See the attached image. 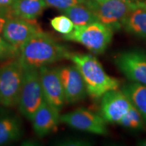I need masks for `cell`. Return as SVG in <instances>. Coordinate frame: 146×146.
Returning a JSON list of instances; mask_svg holds the SVG:
<instances>
[{"label":"cell","instance_id":"cell-6","mask_svg":"<svg viewBox=\"0 0 146 146\" xmlns=\"http://www.w3.org/2000/svg\"><path fill=\"white\" fill-rule=\"evenodd\" d=\"M44 101L39 69H24L23 84L17 105L19 111L31 120Z\"/></svg>","mask_w":146,"mask_h":146},{"label":"cell","instance_id":"cell-5","mask_svg":"<svg viewBox=\"0 0 146 146\" xmlns=\"http://www.w3.org/2000/svg\"><path fill=\"white\" fill-rule=\"evenodd\" d=\"M24 68L18 58L0 64V104L6 108L18 105Z\"/></svg>","mask_w":146,"mask_h":146},{"label":"cell","instance_id":"cell-25","mask_svg":"<svg viewBox=\"0 0 146 146\" xmlns=\"http://www.w3.org/2000/svg\"><path fill=\"white\" fill-rule=\"evenodd\" d=\"M16 0H0V8H11Z\"/></svg>","mask_w":146,"mask_h":146},{"label":"cell","instance_id":"cell-12","mask_svg":"<svg viewBox=\"0 0 146 146\" xmlns=\"http://www.w3.org/2000/svg\"><path fill=\"white\" fill-rule=\"evenodd\" d=\"M58 68L64 91L66 102L69 104L78 102L87 95L83 76L75 65L63 66Z\"/></svg>","mask_w":146,"mask_h":146},{"label":"cell","instance_id":"cell-27","mask_svg":"<svg viewBox=\"0 0 146 146\" xmlns=\"http://www.w3.org/2000/svg\"><path fill=\"white\" fill-rule=\"evenodd\" d=\"M129 1H141L143 0H129Z\"/></svg>","mask_w":146,"mask_h":146},{"label":"cell","instance_id":"cell-19","mask_svg":"<svg viewBox=\"0 0 146 146\" xmlns=\"http://www.w3.org/2000/svg\"><path fill=\"white\" fill-rule=\"evenodd\" d=\"M143 118L141 114L133 106L120 119L118 124L123 127L132 130H139L143 127Z\"/></svg>","mask_w":146,"mask_h":146},{"label":"cell","instance_id":"cell-4","mask_svg":"<svg viewBox=\"0 0 146 146\" xmlns=\"http://www.w3.org/2000/svg\"><path fill=\"white\" fill-rule=\"evenodd\" d=\"M113 30L100 22L85 26H74L70 33L64 35L63 39L80 43L94 54L105 52L112 39Z\"/></svg>","mask_w":146,"mask_h":146},{"label":"cell","instance_id":"cell-15","mask_svg":"<svg viewBox=\"0 0 146 146\" xmlns=\"http://www.w3.org/2000/svg\"><path fill=\"white\" fill-rule=\"evenodd\" d=\"M123 27L126 31L141 38H146V2L131 11L124 21Z\"/></svg>","mask_w":146,"mask_h":146},{"label":"cell","instance_id":"cell-2","mask_svg":"<svg viewBox=\"0 0 146 146\" xmlns=\"http://www.w3.org/2000/svg\"><path fill=\"white\" fill-rule=\"evenodd\" d=\"M68 59L81 72L87 87V94L99 99L105 93L117 89L120 82L108 75L100 62L92 55L70 53Z\"/></svg>","mask_w":146,"mask_h":146},{"label":"cell","instance_id":"cell-11","mask_svg":"<svg viewBox=\"0 0 146 146\" xmlns=\"http://www.w3.org/2000/svg\"><path fill=\"white\" fill-rule=\"evenodd\" d=\"M100 115L106 122L118 123L132 106L123 91L110 90L102 96Z\"/></svg>","mask_w":146,"mask_h":146},{"label":"cell","instance_id":"cell-21","mask_svg":"<svg viewBox=\"0 0 146 146\" xmlns=\"http://www.w3.org/2000/svg\"><path fill=\"white\" fill-rule=\"evenodd\" d=\"M20 50L11 45L0 35V62L18 57Z\"/></svg>","mask_w":146,"mask_h":146},{"label":"cell","instance_id":"cell-13","mask_svg":"<svg viewBox=\"0 0 146 146\" xmlns=\"http://www.w3.org/2000/svg\"><path fill=\"white\" fill-rule=\"evenodd\" d=\"M60 112L45 100L31 120L34 132L39 137H43L54 132L60 122Z\"/></svg>","mask_w":146,"mask_h":146},{"label":"cell","instance_id":"cell-3","mask_svg":"<svg viewBox=\"0 0 146 146\" xmlns=\"http://www.w3.org/2000/svg\"><path fill=\"white\" fill-rule=\"evenodd\" d=\"M141 2L129 0H87L85 4L94 12L98 22L114 31L123 27L126 17Z\"/></svg>","mask_w":146,"mask_h":146},{"label":"cell","instance_id":"cell-22","mask_svg":"<svg viewBox=\"0 0 146 146\" xmlns=\"http://www.w3.org/2000/svg\"><path fill=\"white\" fill-rule=\"evenodd\" d=\"M47 6L64 10L75 5L86 3L87 0H45Z\"/></svg>","mask_w":146,"mask_h":146},{"label":"cell","instance_id":"cell-17","mask_svg":"<svg viewBox=\"0 0 146 146\" xmlns=\"http://www.w3.org/2000/svg\"><path fill=\"white\" fill-rule=\"evenodd\" d=\"M122 91L146 122V85L133 82L124 85Z\"/></svg>","mask_w":146,"mask_h":146},{"label":"cell","instance_id":"cell-16","mask_svg":"<svg viewBox=\"0 0 146 146\" xmlns=\"http://www.w3.org/2000/svg\"><path fill=\"white\" fill-rule=\"evenodd\" d=\"M47 7L45 0H16L11 7L14 16L27 20H36Z\"/></svg>","mask_w":146,"mask_h":146},{"label":"cell","instance_id":"cell-24","mask_svg":"<svg viewBox=\"0 0 146 146\" xmlns=\"http://www.w3.org/2000/svg\"><path fill=\"white\" fill-rule=\"evenodd\" d=\"M13 15L11 8H0V35L2 34L3 27L7 20Z\"/></svg>","mask_w":146,"mask_h":146},{"label":"cell","instance_id":"cell-14","mask_svg":"<svg viewBox=\"0 0 146 146\" xmlns=\"http://www.w3.org/2000/svg\"><path fill=\"white\" fill-rule=\"evenodd\" d=\"M21 118L10 112L0 114V146L17 141L23 135Z\"/></svg>","mask_w":146,"mask_h":146},{"label":"cell","instance_id":"cell-7","mask_svg":"<svg viewBox=\"0 0 146 146\" xmlns=\"http://www.w3.org/2000/svg\"><path fill=\"white\" fill-rule=\"evenodd\" d=\"M60 120L77 130L97 135L108 133L106 120L101 115L83 108L60 115Z\"/></svg>","mask_w":146,"mask_h":146},{"label":"cell","instance_id":"cell-23","mask_svg":"<svg viewBox=\"0 0 146 146\" xmlns=\"http://www.w3.org/2000/svg\"><path fill=\"white\" fill-rule=\"evenodd\" d=\"M59 145H90L91 143L87 140L82 139H68L62 140L58 142Z\"/></svg>","mask_w":146,"mask_h":146},{"label":"cell","instance_id":"cell-18","mask_svg":"<svg viewBox=\"0 0 146 146\" xmlns=\"http://www.w3.org/2000/svg\"><path fill=\"white\" fill-rule=\"evenodd\" d=\"M61 12L70 18L74 26H85L98 22L94 12L85 3L75 5Z\"/></svg>","mask_w":146,"mask_h":146},{"label":"cell","instance_id":"cell-1","mask_svg":"<svg viewBox=\"0 0 146 146\" xmlns=\"http://www.w3.org/2000/svg\"><path fill=\"white\" fill-rule=\"evenodd\" d=\"M70 53L64 45L42 31L25 42L20 49L18 59L24 69H39L68 59Z\"/></svg>","mask_w":146,"mask_h":146},{"label":"cell","instance_id":"cell-10","mask_svg":"<svg viewBox=\"0 0 146 146\" xmlns=\"http://www.w3.org/2000/svg\"><path fill=\"white\" fill-rule=\"evenodd\" d=\"M118 69L129 80L146 85V54L130 50L120 54L115 59Z\"/></svg>","mask_w":146,"mask_h":146},{"label":"cell","instance_id":"cell-8","mask_svg":"<svg viewBox=\"0 0 146 146\" xmlns=\"http://www.w3.org/2000/svg\"><path fill=\"white\" fill-rule=\"evenodd\" d=\"M42 31L36 20H27L12 15L7 20L1 35L16 48L20 49L27 41Z\"/></svg>","mask_w":146,"mask_h":146},{"label":"cell","instance_id":"cell-26","mask_svg":"<svg viewBox=\"0 0 146 146\" xmlns=\"http://www.w3.org/2000/svg\"><path fill=\"white\" fill-rule=\"evenodd\" d=\"M138 145H142V146H146V139L141 140L138 142Z\"/></svg>","mask_w":146,"mask_h":146},{"label":"cell","instance_id":"cell-9","mask_svg":"<svg viewBox=\"0 0 146 146\" xmlns=\"http://www.w3.org/2000/svg\"><path fill=\"white\" fill-rule=\"evenodd\" d=\"M39 70L45 100L60 112L66 102L58 68L45 66Z\"/></svg>","mask_w":146,"mask_h":146},{"label":"cell","instance_id":"cell-20","mask_svg":"<svg viewBox=\"0 0 146 146\" xmlns=\"http://www.w3.org/2000/svg\"><path fill=\"white\" fill-rule=\"evenodd\" d=\"M50 24L56 31L62 34L63 35L72 32L74 27V24L71 20L64 14L52 18L50 21Z\"/></svg>","mask_w":146,"mask_h":146}]
</instances>
